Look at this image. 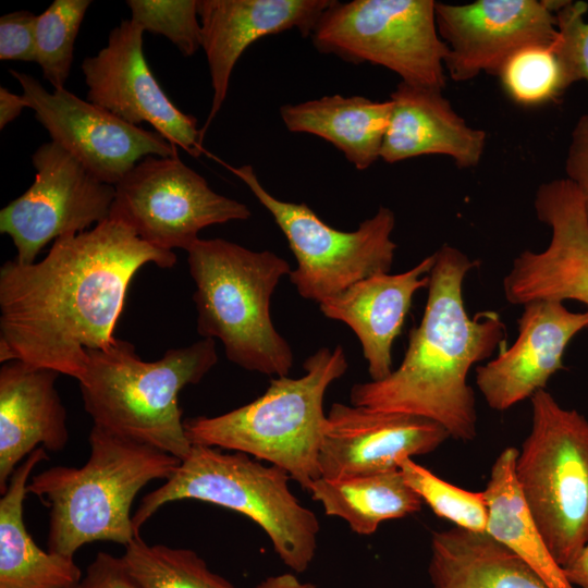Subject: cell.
<instances>
[{"label":"cell","mask_w":588,"mask_h":588,"mask_svg":"<svg viewBox=\"0 0 588 588\" xmlns=\"http://www.w3.org/2000/svg\"><path fill=\"white\" fill-rule=\"evenodd\" d=\"M176 255L108 219L56 240L33 264L0 268V362L21 360L79 380L87 350H106L128 285L147 264L171 268Z\"/></svg>","instance_id":"6da1fadb"},{"label":"cell","mask_w":588,"mask_h":588,"mask_svg":"<svg viewBox=\"0 0 588 588\" xmlns=\"http://www.w3.org/2000/svg\"><path fill=\"white\" fill-rule=\"evenodd\" d=\"M433 254L425 310L409 332L401 365L383 380L354 384L350 400L428 418L450 437L470 441L477 434V412L467 376L473 365L506 345V327L497 311L474 317L466 311L463 282L479 261L449 244Z\"/></svg>","instance_id":"7a4b0ae2"},{"label":"cell","mask_w":588,"mask_h":588,"mask_svg":"<svg viewBox=\"0 0 588 588\" xmlns=\"http://www.w3.org/2000/svg\"><path fill=\"white\" fill-rule=\"evenodd\" d=\"M88 441L83 466L50 467L26 487L49 507L48 551L72 559L90 542L130 543L138 535L131 516L137 493L152 480H167L181 462L95 425Z\"/></svg>","instance_id":"3957f363"},{"label":"cell","mask_w":588,"mask_h":588,"mask_svg":"<svg viewBox=\"0 0 588 588\" xmlns=\"http://www.w3.org/2000/svg\"><path fill=\"white\" fill-rule=\"evenodd\" d=\"M78 380L84 408L95 426L184 460L192 449L179 394L217 364L215 340L171 348L155 362L139 358L127 341L87 350Z\"/></svg>","instance_id":"277c9868"},{"label":"cell","mask_w":588,"mask_h":588,"mask_svg":"<svg viewBox=\"0 0 588 588\" xmlns=\"http://www.w3.org/2000/svg\"><path fill=\"white\" fill-rule=\"evenodd\" d=\"M186 252L197 332L218 339L226 358L245 370L287 376L294 354L272 323L270 302L280 280L292 272L290 262L223 238H198Z\"/></svg>","instance_id":"5b68a950"},{"label":"cell","mask_w":588,"mask_h":588,"mask_svg":"<svg viewBox=\"0 0 588 588\" xmlns=\"http://www.w3.org/2000/svg\"><path fill=\"white\" fill-rule=\"evenodd\" d=\"M341 345L309 355L299 378L271 379L264 394L218 416L184 419L192 445L242 452L286 471L304 490L320 478L318 465L329 385L347 370Z\"/></svg>","instance_id":"8992f818"},{"label":"cell","mask_w":588,"mask_h":588,"mask_svg":"<svg viewBox=\"0 0 588 588\" xmlns=\"http://www.w3.org/2000/svg\"><path fill=\"white\" fill-rule=\"evenodd\" d=\"M283 469L265 465L242 452L192 445L163 485L147 493L132 517L136 534L167 503L192 499L240 513L270 539L284 565L295 574L311 564L320 525L289 487Z\"/></svg>","instance_id":"52a82bcc"},{"label":"cell","mask_w":588,"mask_h":588,"mask_svg":"<svg viewBox=\"0 0 588 588\" xmlns=\"http://www.w3.org/2000/svg\"><path fill=\"white\" fill-rule=\"evenodd\" d=\"M532 425L515 478L552 556L571 564L588 540V420L546 390L531 397Z\"/></svg>","instance_id":"ba28073f"},{"label":"cell","mask_w":588,"mask_h":588,"mask_svg":"<svg viewBox=\"0 0 588 588\" xmlns=\"http://www.w3.org/2000/svg\"><path fill=\"white\" fill-rule=\"evenodd\" d=\"M433 0L333 1L311 36L315 48L352 63L387 68L401 82L444 89V61Z\"/></svg>","instance_id":"9c48e42d"},{"label":"cell","mask_w":588,"mask_h":588,"mask_svg":"<svg viewBox=\"0 0 588 588\" xmlns=\"http://www.w3.org/2000/svg\"><path fill=\"white\" fill-rule=\"evenodd\" d=\"M270 212L296 258L290 281L305 299L318 304L354 283L391 270L396 244L394 212L380 206L355 231H341L322 221L306 204L281 200L258 180L253 167H228Z\"/></svg>","instance_id":"30bf717a"},{"label":"cell","mask_w":588,"mask_h":588,"mask_svg":"<svg viewBox=\"0 0 588 588\" xmlns=\"http://www.w3.org/2000/svg\"><path fill=\"white\" fill-rule=\"evenodd\" d=\"M114 187L109 219L163 250H187L204 228L252 216L245 204L216 193L179 155L142 159Z\"/></svg>","instance_id":"8fae6325"},{"label":"cell","mask_w":588,"mask_h":588,"mask_svg":"<svg viewBox=\"0 0 588 588\" xmlns=\"http://www.w3.org/2000/svg\"><path fill=\"white\" fill-rule=\"evenodd\" d=\"M33 184L0 211V232L11 237L20 264H33L51 241L109 219L114 185L103 183L50 140L32 156Z\"/></svg>","instance_id":"7c38bea8"},{"label":"cell","mask_w":588,"mask_h":588,"mask_svg":"<svg viewBox=\"0 0 588 588\" xmlns=\"http://www.w3.org/2000/svg\"><path fill=\"white\" fill-rule=\"evenodd\" d=\"M10 73L51 140L103 183L117 185L148 156L179 155L177 146L156 131L125 122L68 89L48 91L29 74Z\"/></svg>","instance_id":"4fadbf2b"},{"label":"cell","mask_w":588,"mask_h":588,"mask_svg":"<svg viewBox=\"0 0 588 588\" xmlns=\"http://www.w3.org/2000/svg\"><path fill=\"white\" fill-rule=\"evenodd\" d=\"M143 35L138 24L124 20L96 56L84 59L81 70L87 100L133 125L149 123L169 142L198 157L204 150L203 130L159 85L144 54Z\"/></svg>","instance_id":"5bb4252c"},{"label":"cell","mask_w":588,"mask_h":588,"mask_svg":"<svg viewBox=\"0 0 588 588\" xmlns=\"http://www.w3.org/2000/svg\"><path fill=\"white\" fill-rule=\"evenodd\" d=\"M436 24L449 48L445 71L455 82L480 73L499 76L516 51L552 46L558 39L549 0H477L466 4L436 1Z\"/></svg>","instance_id":"9a60e30c"},{"label":"cell","mask_w":588,"mask_h":588,"mask_svg":"<svg viewBox=\"0 0 588 588\" xmlns=\"http://www.w3.org/2000/svg\"><path fill=\"white\" fill-rule=\"evenodd\" d=\"M449 437L428 418L333 403L322 433L320 477L397 470L403 460L428 454Z\"/></svg>","instance_id":"2e32d148"},{"label":"cell","mask_w":588,"mask_h":588,"mask_svg":"<svg viewBox=\"0 0 588 588\" xmlns=\"http://www.w3.org/2000/svg\"><path fill=\"white\" fill-rule=\"evenodd\" d=\"M537 219L549 225L551 240L541 252L524 250L503 279L506 301L580 302L588 306V218L577 188L562 184L535 204Z\"/></svg>","instance_id":"e0dca14e"},{"label":"cell","mask_w":588,"mask_h":588,"mask_svg":"<svg viewBox=\"0 0 588 588\" xmlns=\"http://www.w3.org/2000/svg\"><path fill=\"white\" fill-rule=\"evenodd\" d=\"M523 306L514 344L504 345L494 359L476 368V384L495 411H506L546 389L549 379L565 368L563 355L571 340L588 329V309L573 313L552 299Z\"/></svg>","instance_id":"ac0fdd59"},{"label":"cell","mask_w":588,"mask_h":588,"mask_svg":"<svg viewBox=\"0 0 588 588\" xmlns=\"http://www.w3.org/2000/svg\"><path fill=\"white\" fill-rule=\"evenodd\" d=\"M334 0H197L201 48L210 72L212 100L204 127L221 110L233 69L243 52L269 35L296 29L310 37Z\"/></svg>","instance_id":"d6986e66"},{"label":"cell","mask_w":588,"mask_h":588,"mask_svg":"<svg viewBox=\"0 0 588 588\" xmlns=\"http://www.w3.org/2000/svg\"><path fill=\"white\" fill-rule=\"evenodd\" d=\"M60 373L21 360L0 368V492L37 448L61 452L69 442L68 414L56 388Z\"/></svg>","instance_id":"ffe728a7"},{"label":"cell","mask_w":588,"mask_h":588,"mask_svg":"<svg viewBox=\"0 0 588 588\" xmlns=\"http://www.w3.org/2000/svg\"><path fill=\"white\" fill-rule=\"evenodd\" d=\"M434 254L412 269L363 279L319 304L328 319L341 321L356 334L371 381L392 371V346L400 335L415 293L428 287Z\"/></svg>","instance_id":"44dd1931"},{"label":"cell","mask_w":588,"mask_h":588,"mask_svg":"<svg viewBox=\"0 0 588 588\" xmlns=\"http://www.w3.org/2000/svg\"><path fill=\"white\" fill-rule=\"evenodd\" d=\"M442 91L404 82L397 84L389 98L392 111L380 159L395 163L441 155L453 159L460 169L479 164L487 144L486 132L468 125Z\"/></svg>","instance_id":"7402d4cb"},{"label":"cell","mask_w":588,"mask_h":588,"mask_svg":"<svg viewBox=\"0 0 588 588\" xmlns=\"http://www.w3.org/2000/svg\"><path fill=\"white\" fill-rule=\"evenodd\" d=\"M37 448L15 469L0 499V588H70L81 583L74 559L44 551L28 534L23 503L30 473L48 460Z\"/></svg>","instance_id":"603a6c76"},{"label":"cell","mask_w":588,"mask_h":588,"mask_svg":"<svg viewBox=\"0 0 588 588\" xmlns=\"http://www.w3.org/2000/svg\"><path fill=\"white\" fill-rule=\"evenodd\" d=\"M392 111L390 99L363 96H324L280 108L281 120L293 133L323 138L338 148L357 170L380 159Z\"/></svg>","instance_id":"cb8c5ba5"},{"label":"cell","mask_w":588,"mask_h":588,"mask_svg":"<svg viewBox=\"0 0 588 588\" xmlns=\"http://www.w3.org/2000/svg\"><path fill=\"white\" fill-rule=\"evenodd\" d=\"M430 551L428 573L433 588H550L488 534L456 526L433 531Z\"/></svg>","instance_id":"d4e9b609"},{"label":"cell","mask_w":588,"mask_h":588,"mask_svg":"<svg viewBox=\"0 0 588 588\" xmlns=\"http://www.w3.org/2000/svg\"><path fill=\"white\" fill-rule=\"evenodd\" d=\"M518 450L505 448L495 458L482 491L488 505L487 534L531 567L550 588H574L552 556L515 478Z\"/></svg>","instance_id":"484cf974"},{"label":"cell","mask_w":588,"mask_h":588,"mask_svg":"<svg viewBox=\"0 0 588 588\" xmlns=\"http://www.w3.org/2000/svg\"><path fill=\"white\" fill-rule=\"evenodd\" d=\"M329 516L344 519L352 531L367 536L389 519L421 510L422 500L407 485L400 469L344 476L320 477L307 490Z\"/></svg>","instance_id":"4316f807"},{"label":"cell","mask_w":588,"mask_h":588,"mask_svg":"<svg viewBox=\"0 0 588 588\" xmlns=\"http://www.w3.org/2000/svg\"><path fill=\"white\" fill-rule=\"evenodd\" d=\"M122 559L140 588H237L195 551L148 544L139 534L125 546Z\"/></svg>","instance_id":"83f0119b"},{"label":"cell","mask_w":588,"mask_h":588,"mask_svg":"<svg viewBox=\"0 0 588 588\" xmlns=\"http://www.w3.org/2000/svg\"><path fill=\"white\" fill-rule=\"evenodd\" d=\"M90 0H54L36 20V62L54 90L65 89L75 40Z\"/></svg>","instance_id":"f1b7e54d"},{"label":"cell","mask_w":588,"mask_h":588,"mask_svg":"<svg viewBox=\"0 0 588 588\" xmlns=\"http://www.w3.org/2000/svg\"><path fill=\"white\" fill-rule=\"evenodd\" d=\"M399 469L436 515L462 529L487 534L488 505L482 491H467L451 485L413 458L403 460Z\"/></svg>","instance_id":"f546056e"},{"label":"cell","mask_w":588,"mask_h":588,"mask_svg":"<svg viewBox=\"0 0 588 588\" xmlns=\"http://www.w3.org/2000/svg\"><path fill=\"white\" fill-rule=\"evenodd\" d=\"M498 77L505 94L524 107L553 101L566 89L553 45L528 46L516 51Z\"/></svg>","instance_id":"4dcf8cb0"},{"label":"cell","mask_w":588,"mask_h":588,"mask_svg":"<svg viewBox=\"0 0 588 588\" xmlns=\"http://www.w3.org/2000/svg\"><path fill=\"white\" fill-rule=\"evenodd\" d=\"M131 20L144 32L167 37L184 57L201 48L197 0H127Z\"/></svg>","instance_id":"1f68e13d"},{"label":"cell","mask_w":588,"mask_h":588,"mask_svg":"<svg viewBox=\"0 0 588 588\" xmlns=\"http://www.w3.org/2000/svg\"><path fill=\"white\" fill-rule=\"evenodd\" d=\"M588 3L563 1L554 12L558 39L553 50L559 60L565 88L578 81L588 84V22L584 15Z\"/></svg>","instance_id":"d6a6232c"},{"label":"cell","mask_w":588,"mask_h":588,"mask_svg":"<svg viewBox=\"0 0 588 588\" xmlns=\"http://www.w3.org/2000/svg\"><path fill=\"white\" fill-rule=\"evenodd\" d=\"M36 20L29 11H15L0 19V60L36 62Z\"/></svg>","instance_id":"836d02e7"},{"label":"cell","mask_w":588,"mask_h":588,"mask_svg":"<svg viewBox=\"0 0 588 588\" xmlns=\"http://www.w3.org/2000/svg\"><path fill=\"white\" fill-rule=\"evenodd\" d=\"M79 588H140L122 556L98 552L86 568Z\"/></svg>","instance_id":"e575fe53"},{"label":"cell","mask_w":588,"mask_h":588,"mask_svg":"<svg viewBox=\"0 0 588 588\" xmlns=\"http://www.w3.org/2000/svg\"><path fill=\"white\" fill-rule=\"evenodd\" d=\"M565 172L578 189L588 218V114L581 115L572 131Z\"/></svg>","instance_id":"d590c367"},{"label":"cell","mask_w":588,"mask_h":588,"mask_svg":"<svg viewBox=\"0 0 588 588\" xmlns=\"http://www.w3.org/2000/svg\"><path fill=\"white\" fill-rule=\"evenodd\" d=\"M25 108H28V105L23 95H16L3 86L0 87L1 130H3L10 122L19 118Z\"/></svg>","instance_id":"8d00e7d4"},{"label":"cell","mask_w":588,"mask_h":588,"mask_svg":"<svg viewBox=\"0 0 588 588\" xmlns=\"http://www.w3.org/2000/svg\"><path fill=\"white\" fill-rule=\"evenodd\" d=\"M563 569L572 586L588 588V540L576 559Z\"/></svg>","instance_id":"74e56055"},{"label":"cell","mask_w":588,"mask_h":588,"mask_svg":"<svg viewBox=\"0 0 588 588\" xmlns=\"http://www.w3.org/2000/svg\"><path fill=\"white\" fill-rule=\"evenodd\" d=\"M255 588H316V586L313 583L301 580L295 573H283L267 577Z\"/></svg>","instance_id":"f35d334b"},{"label":"cell","mask_w":588,"mask_h":588,"mask_svg":"<svg viewBox=\"0 0 588 588\" xmlns=\"http://www.w3.org/2000/svg\"><path fill=\"white\" fill-rule=\"evenodd\" d=\"M70 588H79V584L75 585V586H72Z\"/></svg>","instance_id":"ab89813d"}]
</instances>
